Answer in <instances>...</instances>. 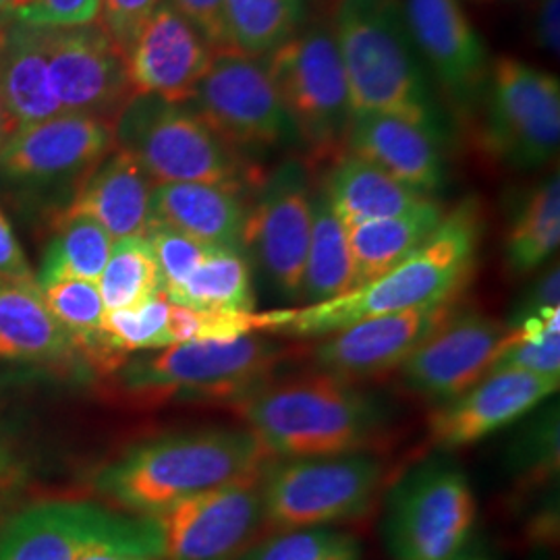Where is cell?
<instances>
[{"label":"cell","mask_w":560,"mask_h":560,"mask_svg":"<svg viewBox=\"0 0 560 560\" xmlns=\"http://www.w3.org/2000/svg\"><path fill=\"white\" fill-rule=\"evenodd\" d=\"M55 98L67 115L117 122L133 101L125 52L101 21L73 27H44Z\"/></svg>","instance_id":"9a60e30c"},{"label":"cell","mask_w":560,"mask_h":560,"mask_svg":"<svg viewBox=\"0 0 560 560\" xmlns=\"http://www.w3.org/2000/svg\"><path fill=\"white\" fill-rule=\"evenodd\" d=\"M0 277L13 280H36L32 266L21 249L11 222L0 210Z\"/></svg>","instance_id":"ee69618b"},{"label":"cell","mask_w":560,"mask_h":560,"mask_svg":"<svg viewBox=\"0 0 560 560\" xmlns=\"http://www.w3.org/2000/svg\"><path fill=\"white\" fill-rule=\"evenodd\" d=\"M560 0H540L536 9V40L541 50L559 59Z\"/></svg>","instance_id":"f6af8a7d"},{"label":"cell","mask_w":560,"mask_h":560,"mask_svg":"<svg viewBox=\"0 0 560 560\" xmlns=\"http://www.w3.org/2000/svg\"><path fill=\"white\" fill-rule=\"evenodd\" d=\"M264 62L300 143L316 159L339 154L353 104L335 32L326 23H314Z\"/></svg>","instance_id":"7c38bea8"},{"label":"cell","mask_w":560,"mask_h":560,"mask_svg":"<svg viewBox=\"0 0 560 560\" xmlns=\"http://www.w3.org/2000/svg\"><path fill=\"white\" fill-rule=\"evenodd\" d=\"M229 48L266 59L293 40L307 20V0H224Z\"/></svg>","instance_id":"1f68e13d"},{"label":"cell","mask_w":560,"mask_h":560,"mask_svg":"<svg viewBox=\"0 0 560 560\" xmlns=\"http://www.w3.org/2000/svg\"><path fill=\"white\" fill-rule=\"evenodd\" d=\"M229 407L272 459L368 453L386 441L395 421L382 395L322 372L268 381Z\"/></svg>","instance_id":"7a4b0ae2"},{"label":"cell","mask_w":560,"mask_h":560,"mask_svg":"<svg viewBox=\"0 0 560 560\" xmlns=\"http://www.w3.org/2000/svg\"><path fill=\"white\" fill-rule=\"evenodd\" d=\"M320 560H361L360 544H358V540H355L351 534H347V536H345L330 552H326Z\"/></svg>","instance_id":"bcb514c9"},{"label":"cell","mask_w":560,"mask_h":560,"mask_svg":"<svg viewBox=\"0 0 560 560\" xmlns=\"http://www.w3.org/2000/svg\"><path fill=\"white\" fill-rule=\"evenodd\" d=\"M106 312L138 307L162 293L161 270L145 237L113 243L110 258L98 280Z\"/></svg>","instance_id":"836d02e7"},{"label":"cell","mask_w":560,"mask_h":560,"mask_svg":"<svg viewBox=\"0 0 560 560\" xmlns=\"http://www.w3.org/2000/svg\"><path fill=\"white\" fill-rule=\"evenodd\" d=\"M511 339L506 322L480 312H453L400 363V382L416 397L442 405L478 384Z\"/></svg>","instance_id":"e0dca14e"},{"label":"cell","mask_w":560,"mask_h":560,"mask_svg":"<svg viewBox=\"0 0 560 560\" xmlns=\"http://www.w3.org/2000/svg\"><path fill=\"white\" fill-rule=\"evenodd\" d=\"M20 2L21 0H0V13L9 18L20 7Z\"/></svg>","instance_id":"816d5d0a"},{"label":"cell","mask_w":560,"mask_h":560,"mask_svg":"<svg viewBox=\"0 0 560 560\" xmlns=\"http://www.w3.org/2000/svg\"><path fill=\"white\" fill-rule=\"evenodd\" d=\"M145 240L152 247V254L159 264L162 279V295L168 298L183 282L191 277V272L208 258V254L214 249L206 243L180 233L173 226H166L162 222L152 221Z\"/></svg>","instance_id":"8d00e7d4"},{"label":"cell","mask_w":560,"mask_h":560,"mask_svg":"<svg viewBox=\"0 0 560 560\" xmlns=\"http://www.w3.org/2000/svg\"><path fill=\"white\" fill-rule=\"evenodd\" d=\"M243 154L300 143L264 59L217 48L210 69L185 102Z\"/></svg>","instance_id":"4fadbf2b"},{"label":"cell","mask_w":560,"mask_h":560,"mask_svg":"<svg viewBox=\"0 0 560 560\" xmlns=\"http://www.w3.org/2000/svg\"><path fill=\"white\" fill-rule=\"evenodd\" d=\"M154 183L140 162L117 148L81 183L62 214L98 222L115 241L145 237L152 224Z\"/></svg>","instance_id":"603a6c76"},{"label":"cell","mask_w":560,"mask_h":560,"mask_svg":"<svg viewBox=\"0 0 560 560\" xmlns=\"http://www.w3.org/2000/svg\"><path fill=\"white\" fill-rule=\"evenodd\" d=\"M287 347L268 335L231 340H191L143 351L120 363L119 384L141 397L235 402L272 381Z\"/></svg>","instance_id":"8992f818"},{"label":"cell","mask_w":560,"mask_h":560,"mask_svg":"<svg viewBox=\"0 0 560 560\" xmlns=\"http://www.w3.org/2000/svg\"><path fill=\"white\" fill-rule=\"evenodd\" d=\"M217 48L162 0L125 52L133 96L185 104L210 69Z\"/></svg>","instance_id":"ffe728a7"},{"label":"cell","mask_w":560,"mask_h":560,"mask_svg":"<svg viewBox=\"0 0 560 560\" xmlns=\"http://www.w3.org/2000/svg\"><path fill=\"white\" fill-rule=\"evenodd\" d=\"M98 550L161 560V523L98 502L50 501L23 509L0 529V560H81Z\"/></svg>","instance_id":"30bf717a"},{"label":"cell","mask_w":560,"mask_h":560,"mask_svg":"<svg viewBox=\"0 0 560 560\" xmlns=\"http://www.w3.org/2000/svg\"><path fill=\"white\" fill-rule=\"evenodd\" d=\"M478 145L511 171H536L555 161L560 141L559 80L513 57L492 62L480 104Z\"/></svg>","instance_id":"8fae6325"},{"label":"cell","mask_w":560,"mask_h":560,"mask_svg":"<svg viewBox=\"0 0 560 560\" xmlns=\"http://www.w3.org/2000/svg\"><path fill=\"white\" fill-rule=\"evenodd\" d=\"M81 560H156L150 557H140V555H127V552H113V550H98L92 552Z\"/></svg>","instance_id":"c3c4849f"},{"label":"cell","mask_w":560,"mask_h":560,"mask_svg":"<svg viewBox=\"0 0 560 560\" xmlns=\"http://www.w3.org/2000/svg\"><path fill=\"white\" fill-rule=\"evenodd\" d=\"M455 312V301L382 314L322 337L312 361L322 374L340 381L378 378L399 370L423 340Z\"/></svg>","instance_id":"d6986e66"},{"label":"cell","mask_w":560,"mask_h":560,"mask_svg":"<svg viewBox=\"0 0 560 560\" xmlns=\"http://www.w3.org/2000/svg\"><path fill=\"white\" fill-rule=\"evenodd\" d=\"M320 187L345 231L360 222L407 214L432 200L351 152L339 154Z\"/></svg>","instance_id":"484cf974"},{"label":"cell","mask_w":560,"mask_h":560,"mask_svg":"<svg viewBox=\"0 0 560 560\" xmlns=\"http://www.w3.org/2000/svg\"><path fill=\"white\" fill-rule=\"evenodd\" d=\"M517 451L521 481L540 483L559 476V411H548L529 432H525Z\"/></svg>","instance_id":"f35d334b"},{"label":"cell","mask_w":560,"mask_h":560,"mask_svg":"<svg viewBox=\"0 0 560 560\" xmlns=\"http://www.w3.org/2000/svg\"><path fill=\"white\" fill-rule=\"evenodd\" d=\"M555 312H560V268L557 261L555 266H548L538 280L525 291L506 326L515 330L525 322L541 320Z\"/></svg>","instance_id":"b9f144b4"},{"label":"cell","mask_w":560,"mask_h":560,"mask_svg":"<svg viewBox=\"0 0 560 560\" xmlns=\"http://www.w3.org/2000/svg\"><path fill=\"white\" fill-rule=\"evenodd\" d=\"M15 131H18V129H15V122L9 117V113H7L4 104H2V98H0V148L9 141V138H11Z\"/></svg>","instance_id":"681fc988"},{"label":"cell","mask_w":560,"mask_h":560,"mask_svg":"<svg viewBox=\"0 0 560 560\" xmlns=\"http://www.w3.org/2000/svg\"><path fill=\"white\" fill-rule=\"evenodd\" d=\"M117 148L140 162L156 185L206 183L243 189L260 185L247 156L187 104L136 96L115 122Z\"/></svg>","instance_id":"5b68a950"},{"label":"cell","mask_w":560,"mask_h":560,"mask_svg":"<svg viewBox=\"0 0 560 560\" xmlns=\"http://www.w3.org/2000/svg\"><path fill=\"white\" fill-rule=\"evenodd\" d=\"M560 378L527 372H492L459 397L439 405L428 420L430 444L444 453L499 432L541 400L557 395Z\"/></svg>","instance_id":"44dd1931"},{"label":"cell","mask_w":560,"mask_h":560,"mask_svg":"<svg viewBox=\"0 0 560 560\" xmlns=\"http://www.w3.org/2000/svg\"><path fill=\"white\" fill-rule=\"evenodd\" d=\"M101 0H21L11 20L36 27H73L98 21Z\"/></svg>","instance_id":"ab89813d"},{"label":"cell","mask_w":560,"mask_h":560,"mask_svg":"<svg viewBox=\"0 0 560 560\" xmlns=\"http://www.w3.org/2000/svg\"><path fill=\"white\" fill-rule=\"evenodd\" d=\"M560 312L541 320L525 322L492 363L490 372H527L560 378Z\"/></svg>","instance_id":"d590c367"},{"label":"cell","mask_w":560,"mask_h":560,"mask_svg":"<svg viewBox=\"0 0 560 560\" xmlns=\"http://www.w3.org/2000/svg\"><path fill=\"white\" fill-rule=\"evenodd\" d=\"M249 210L245 191L226 185L166 183L152 191V221L210 247L245 252Z\"/></svg>","instance_id":"cb8c5ba5"},{"label":"cell","mask_w":560,"mask_h":560,"mask_svg":"<svg viewBox=\"0 0 560 560\" xmlns=\"http://www.w3.org/2000/svg\"><path fill=\"white\" fill-rule=\"evenodd\" d=\"M409 36L459 119H474L490 80L488 46L457 0H405Z\"/></svg>","instance_id":"2e32d148"},{"label":"cell","mask_w":560,"mask_h":560,"mask_svg":"<svg viewBox=\"0 0 560 560\" xmlns=\"http://www.w3.org/2000/svg\"><path fill=\"white\" fill-rule=\"evenodd\" d=\"M161 2L162 0H101L98 21L120 50L127 52Z\"/></svg>","instance_id":"60d3db41"},{"label":"cell","mask_w":560,"mask_h":560,"mask_svg":"<svg viewBox=\"0 0 560 560\" xmlns=\"http://www.w3.org/2000/svg\"><path fill=\"white\" fill-rule=\"evenodd\" d=\"M166 300L198 312L254 314L256 295L245 252L214 247L183 287Z\"/></svg>","instance_id":"4dcf8cb0"},{"label":"cell","mask_w":560,"mask_h":560,"mask_svg":"<svg viewBox=\"0 0 560 560\" xmlns=\"http://www.w3.org/2000/svg\"><path fill=\"white\" fill-rule=\"evenodd\" d=\"M2 32L0 98L15 129L62 115L48 73L44 27L11 20Z\"/></svg>","instance_id":"d4e9b609"},{"label":"cell","mask_w":560,"mask_h":560,"mask_svg":"<svg viewBox=\"0 0 560 560\" xmlns=\"http://www.w3.org/2000/svg\"><path fill=\"white\" fill-rule=\"evenodd\" d=\"M15 480V465L11 463V457L7 453V448L0 442V490L4 486H9L11 481Z\"/></svg>","instance_id":"7dc6e473"},{"label":"cell","mask_w":560,"mask_h":560,"mask_svg":"<svg viewBox=\"0 0 560 560\" xmlns=\"http://www.w3.org/2000/svg\"><path fill=\"white\" fill-rule=\"evenodd\" d=\"M78 351L50 314L36 280L0 277V358L69 361Z\"/></svg>","instance_id":"4316f807"},{"label":"cell","mask_w":560,"mask_h":560,"mask_svg":"<svg viewBox=\"0 0 560 560\" xmlns=\"http://www.w3.org/2000/svg\"><path fill=\"white\" fill-rule=\"evenodd\" d=\"M345 148L425 198H432L446 183L442 141L409 120L353 113Z\"/></svg>","instance_id":"7402d4cb"},{"label":"cell","mask_w":560,"mask_h":560,"mask_svg":"<svg viewBox=\"0 0 560 560\" xmlns=\"http://www.w3.org/2000/svg\"><path fill=\"white\" fill-rule=\"evenodd\" d=\"M536 560H550V559H548V557H538V559H536Z\"/></svg>","instance_id":"db71d44e"},{"label":"cell","mask_w":560,"mask_h":560,"mask_svg":"<svg viewBox=\"0 0 560 560\" xmlns=\"http://www.w3.org/2000/svg\"><path fill=\"white\" fill-rule=\"evenodd\" d=\"M115 150L113 120L62 113L15 131L0 148V187L21 208L59 219L81 183Z\"/></svg>","instance_id":"52a82bcc"},{"label":"cell","mask_w":560,"mask_h":560,"mask_svg":"<svg viewBox=\"0 0 560 560\" xmlns=\"http://www.w3.org/2000/svg\"><path fill=\"white\" fill-rule=\"evenodd\" d=\"M260 474L159 513L161 560L237 559L261 529Z\"/></svg>","instance_id":"ac0fdd59"},{"label":"cell","mask_w":560,"mask_h":560,"mask_svg":"<svg viewBox=\"0 0 560 560\" xmlns=\"http://www.w3.org/2000/svg\"><path fill=\"white\" fill-rule=\"evenodd\" d=\"M453 560H492V557L488 555V550L481 544H471Z\"/></svg>","instance_id":"f907efd6"},{"label":"cell","mask_w":560,"mask_h":560,"mask_svg":"<svg viewBox=\"0 0 560 560\" xmlns=\"http://www.w3.org/2000/svg\"><path fill=\"white\" fill-rule=\"evenodd\" d=\"M214 48H229L224 0H168Z\"/></svg>","instance_id":"7bdbcfd3"},{"label":"cell","mask_w":560,"mask_h":560,"mask_svg":"<svg viewBox=\"0 0 560 560\" xmlns=\"http://www.w3.org/2000/svg\"><path fill=\"white\" fill-rule=\"evenodd\" d=\"M476 520L467 474L448 457H430L393 486L382 540L390 560H453L469 546Z\"/></svg>","instance_id":"9c48e42d"},{"label":"cell","mask_w":560,"mask_h":560,"mask_svg":"<svg viewBox=\"0 0 560 560\" xmlns=\"http://www.w3.org/2000/svg\"><path fill=\"white\" fill-rule=\"evenodd\" d=\"M483 214L463 200L405 260L337 300L256 314V330L289 339H322L382 314L457 300L476 270Z\"/></svg>","instance_id":"6da1fadb"},{"label":"cell","mask_w":560,"mask_h":560,"mask_svg":"<svg viewBox=\"0 0 560 560\" xmlns=\"http://www.w3.org/2000/svg\"><path fill=\"white\" fill-rule=\"evenodd\" d=\"M345 536L335 527L279 532L247 546L235 560H320Z\"/></svg>","instance_id":"74e56055"},{"label":"cell","mask_w":560,"mask_h":560,"mask_svg":"<svg viewBox=\"0 0 560 560\" xmlns=\"http://www.w3.org/2000/svg\"><path fill=\"white\" fill-rule=\"evenodd\" d=\"M272 459L245 425H208L136 442L96 471L94 490L125 513L156 517L177 502L258 476Z\"/></svg>","instance_id":"3957f363"},{"label":"cell","mask_w":560,"mask_h":560,"mask_svg":"<svg viewBox=\"0 0 560 560\" xmlns=\"http://www.w3.org/2000/svg\"><path fill=\"white\" fill-rule=\"evenodd\" d=\"M386 467L370 453L270 459L260 474L261 529L298 532L360 520L381 497Z\"/></svg>","instance_id":"ba28073f"},{"label":"cell","mask_w":560,"mask_h":560,"mask_svg":"<svg viewBox=\"0 0 560 560\" xmlns=\"http://www.w3.org/2000/svg\"><path fill=\"white\" fill-rule=\"evenodd\" d=\"M2 36H4V32H2V27H0V44H2Z\"/></svg>","instance_id":"f5cc1de1"},{"label":"cell","mask_w":560,"mask_h":560,"mask_svg":"<svg viewBox=\"0 0 560 560\" xmlns=\"http://www.w3.org/2000/svg\"><path fill=\"white\" fill-rule=\"evenodd\" d=\"M444 219L441 203L428 200L420 208L347 229V243L355 270V289L378 279L411 256Z\"/></svg>","instance_id":"83f0119b"},{"label":"cell","mask_w":560,"mask_h":560,"mask_svg":"<svg viewBox=\"0 0 560 560\" xmlns=\"http://www.w3.org/2000/svg\"><path fill=\"white\" fill-rule=\"evenodd\" d=\"M355 289L347 231L322 187L312 196V235L305 258L301 300L305 305L337 300Z\"/></svg>","instance_id":"f1b7e54d"},{"label":"cell","mask_w":560,"mask_h":560,"mask_svg":"<svg viewBox=\"0 0 560 560\" xmlns=\"http://www.w3.org/2000/svg\"><path fill=\"white\" fill-rule=\"evenodd\" d=\"M314 187L305 162L287 159L260 180L249 210L245 247L282 300L300 301L312 235Z\"/></svg>","instance_id":"5bb4252c"},{"label":"cell","mask_w":560,"mask_h":560,"mask_svg":"<svg viewBox=\"0 0 560 560\" xmlns=\"http://www.w3.org/2000/svg\"><path fill=\"white\" fill-rule=\"evenodd\" d=\"M168 316L171 301L162 293L138 307L106 312L102 318V342L106 351L119 363L120 355L166 349Z\"/></svg>","instance_id":"e575fe53"},{"label":"cell","mask_w":560,"mask_h":560,"mask_svg":"<svg viewBox=\"0 0 560 560\" xmlns=\"http://www.w3.org/2000/svg\"><path fill=\"white\" fill-rule=\"evenodd\" d=\"M560 241L559 171L548 175L521 198L504 241L506 266L515 277L540 270Z\"/></svg>","instance_id":"f546056e"},{"label":"cell","mask_w":560,"mask_h":560,"mask_svg":"<svg viewBox=\"0 0 560 560\" xmlns=\"http://www.w3.org/2000/svg\"><path fill=\"white\" fill-rule=\"evenodd\" d=\"M335 38L353 113L393 115L448 141L451 117L436 98L399 0H337Z\"/></svg>","instance_id":"277c9868"},{"label":"cell","mask_w":560,"mask_h":560,"mask_svg":"<svg viewBox=\"0 0 560 560\" xmlns=\"http://www.w3.org/2000/svg\"><path fill=\"white\" fill-rule=\"evenodd\" d=\"M115 240L101 224L88 217L55 219V237L50 241L42 260L38 287L55 280L80 279L88 282L101 280L110 258Z\"/></svg>","instance_id":"d6a6232c"}]
</instances>
